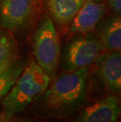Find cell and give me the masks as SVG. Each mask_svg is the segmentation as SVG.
Listing matches in <instances>:
<instances>
[{"mask_svg":"<svg viewBox=\"0 0 121 122\" xmlns=\"http://www.w3.org/2000/svg\"><path fill=\"white\" fill-rule=\"evenodd\" d=\"M94 62L101 81L110 92L119 93L121 90L120 52L101 54Z\"/></svg>","mask_w":121,"mask_h":122,"instance_id":"obj_7","label":"cell"},{"mask_svg":"<svg viewBox=\"0 0 121 122\" xmlns=\"http://www.w3.org/2000/svg\"><path fill=\"white\" fill-rule=\"evenodd\" d=\"M17 43L6 32H0V75L8 69L17 60Z\"/></svg>","mask_w":121,"mask_h":122,"instance_id":"obj_11","label":"cell"},{"mask_svg":"<svg viewBox=\"0 0 121 122\" xmlns=\"http://www.w3.org/2000/svg\"><path fill=\"white\" fill-rule=\"evenodd\" d=\"M26 66V61L24 60H16L8 69L0 75V107L2 99L6 95Z\"/></svg>","mask_w":121,"mask_h":122,"instance_id":"obj_12","label":"cell"},{"mask_svg":"<svg viewBox=\"0 0 121 122\" xmlns=\"http://www.w3.org/2000/svg\"><path fill=\"white\" fill-rule=\"evenodd\" d=\"M98 40L103 50L109 52H120L121 50V19L120 17L105 21L100 28Z\"/></svg>","mask_w":121,"mask_h":122,"instance_id":"obj_10","label":"cell"},{"mask_svg":"<svg viewBox=\"0 0 121 122\" xmlns=\"http://www.w3.org/2000/svg\"><path fill=\"white\" fill-rule=\"evenodd\" d=\"M36 0H0V26L14 31L24 27L34 11Z\"/></svg>","mask_w":121,"mask_h":122,"instance_id":"obj_5","label":"cell"},{"mask_svg":"<svg viewBox=\"0 0 121 122\" xmlns=\"http://www.w3.org/2000/svg\"><path fill=\"white\" fill-rule=\"evenodd\" d=\"M105 10V6L102 2L85 0L80 9L72 20L71 32L79 34L91 32L104 17Z\"/></svg>","mask_w":121,"mask_h":122,"instance_id":"obj_8","label":"cell"},{"mask_svg":"<svg viewBox=\"0 0 121 122\" xmlns=\"http://www.w3.org/2000/svg\"><path fill=\"white\" fill-rule=\"evenodd\" d=\"M21 122H28V121H21Z\"/></svg>","mask_w":121,"mask_h":122,"instance_id":"obj_15","label":"cell"},{"mask_svg":"<svg viewBox=\"0 0 121 122\" xmlns=\"http://www.w3.org/2000/svg\"><path fill=\"white\" fill-rule=\"evenodd\" d=\"M103 47L99 40L88 36L73 40L67 48L65 64L68 72L88 68L96 61Z\"/></svg>","mask_w":121,"mask_h":122,"instance_id":"obj_4","label":"cell"},{"mask_svg":"<svg viewBox=\"0 0 121 122\" xmlns=\"http://www.w3.org/2000/svg\"><path fill=\"white\" fill-rule=\"evenodd\" d=\"M85 0H47V7L53 20L61 25L69 24Z\"/></svg>","mask_w":121,"mask_h":122,"instance_id":"obj_9","label":"cell"},{"mask_svg":"<svg viewBox=\"0 0 121 122\" xmlns=\"http://www.w3.org/2000/svg\"><path fill=\"white\" fill-rule=\"evenodd\" d=\"M87 78L88 68L57 77L43 93L48 113L54 117H64L76 112L86 99Z\"/></svg>","mask_w":121,"mask_h":122,"instance_id":"obj_1","label":"cell"},{"mask_svg":"<svg viewBox=\"0 0 121 122\" xmlns=\"http://www.w3.org/2000/svg\"><path fill=\"white\" fill-rule=\"evenodd\" d=\"M110 11L116 17H120L121 0H108Z\"/></svg>","mask_w":121,"mask_h":122,"instance_id":"obj_13","label":"cell"},{"mask_svg":"<svg viewBox=\"0 0 121 122\" xmlns=\"http://www.w3.org/2000/svg\"><path fill=\"white\" fill-rule=\"evenodd\" d=\"M50 77L36 61L28 64L2 102L0 122L22 113L35 98L42 95L50 84Z\"/></svg>","mask_w":121,"mask_h":122,"instance_id":"obj_2","label":"cell"},{"mask_svg":"<svg viewBox=\"0 0 121 122\" xmlns=\"http://www.w3.org/2000/svg\"><path fill=\"white\" fill-rule=\"evenodd\" d=\"M120 114L119 100L109 95L87 106L70 122H115Z\"/></svg>","mask_w":121,"mask_h":122,"instance_id":"obj_6","label":"cell"},{"mask_svg":"<svg viewBox=\"0 0 121 122\" xmlns=\"http://www.w3.org/2000/svg\"><path fill=\"white\" fill-rule=\"evenodd\" d=\"M94 1H96V2H104L105 0H94Z\"/></svg>","mask_w":121,"mask_h":122,"instance_id":"obj_14","label":"cell"},{"mask_svg":"<svg viewBox=\"0 0 121 122\" xmlns=\"http://www.w3.org/2000/svg\"><path fill=\"white\" fill-rule=\"evenodd\" d=\"M60 42L51 18L45 17L33 39V53L36 63L50 77L55 76L61 56Z\"/></svg>","mask_w":121,"mask_h":122,"instance_id":"obj_3","label":"cell"}]
</instances>
